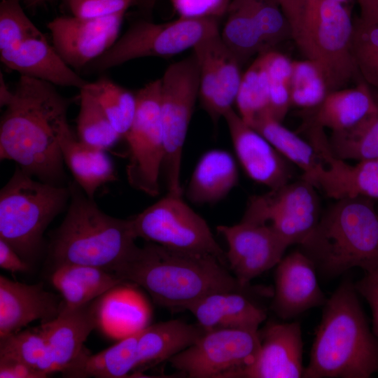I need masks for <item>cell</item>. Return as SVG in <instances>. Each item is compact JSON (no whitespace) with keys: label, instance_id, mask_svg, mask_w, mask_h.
<instances>
[{"label":"cell","instance_id":"cell-1","mask_svg":"<svg viewBox=\"0 0 378 378\" xmlns=\"http://www.w3.org/2000/svg\"><path fill=\"white\" fill-rule=\"evenodd\" d=\"M71 104L55 85L21 76L1 119V160L16 162L41 181L64 186L59 137L69 125Z\"/></svg>","mask_w":378,"mask_h":378},{"label":"cell","instance_id":"cell-2","mask_svg":"<svg viewBox=\"0 0 378 378\" xmlns=\"http://www.w3.org/2000/svg\"><path fill=\"white\" fill-rule=\"evenodd\" d=\"M113 274L142 287L157 304L169 308L185 309L214 293L245 290L216 257L153 242L138 246Z\"/></svg>","mask_w":378,"mask_h":378},{"label":"cell","instance_id":"cell-3","mask_svg":"<svg viewBox=\"0 0 378 378\" xmlns=\"http://www.w3.org/2000/svg\"><path fill=\"white\" fill-rule=\"evenodd\" d=\"M357 293L345 281L326 300L304 377L368 378L378 371V338Z\"/></svg>","mask_w":378,"mask_h":378},{"label":"cell","instance_id":"cell-4","mask_svg":"<svg viewBox=\"0 0 378 378\" xmlns=\"http://www.w3.org/2000/svg\"><path fill=\"white\" fill-rule=\"evenodd\" d=\"M69 187L70 204L50 245L55 267L81 265L113 273L138 248L130 219L103 212L76 181Z\"/></svg>","mask_w":378,"mask_h":378},{"label":"cell","instance_id":"cell-5","mask_svg":"<svg viewBox=\"0 0 378 378\" xmlns=\"http://www.w3.org/2000/svg\"><path fill=\"white\" fill-rule=\"evenodd\" d=\"M302 246L327 276L353 267L366 272L378 267V213L371 199L336 200Z\"/></svg>","mask_w":378,"mask_h":378},{"label":"cell","instance_id":"cell-6","mask_svg":"<svg viewBox=\"0 0 378 378\" xmlns=\"http://www.w3.org/2000/svg\"><path fill=\"white\" fill-rule=\"evenodd\" d=\"M70 200L69 187L36 180L18 166L0 192V239L24 260L35 257L43 234Z\"/></svg>","mask_w":378,"mask_h":378},{"label":"cell","instance_id":"cell-7","mask_svg":"<svg viewBox=\"0 0 378 378\" xmlns=\"http://www.w3.org/2000/svg\"><path fill=\"white\" fill-rule=\"evenodd\" d=\"M352 31L353 20L343 4L309 0L293 31L292 38L306 59L320 71L328 92L345 88L360 75L351 50Z\"/></svg>","mask_w":378,"mask_h":378},{"label":"cell","instance_id":"cell-8","mask_svg":"<svg viewBox=\"0 0 378 378\" xmlns=\"http://www.w3.org/2000/svg\"><path fill=\"white\" fill-rule=\"evenodd\" d=\"M160 80V116L164 146L162 172L167 192L183 196V149L200 92V67L195 53L171 64Z\"/></svg>","mask_w":378,"mask_h":378},{"label":"cell","instance_id":"cell-9","mask_svg":"<svg viewBox=\"0 0 378 378\" xmlns=\"http://www.w3.org/2000/svg\"><path fill=\"white\" fill-rule=\"evenodd\" d=\"M219 32V18H178L160 24L139 21L89 64L88 69L103 71L141 57H171Z\"/></svg>","mask_w":378,"mask_h":378},{"label":"cell","instance_id":"cell-10","mask_svg":"<svg viewBox=\"0 0 378 378\" xmlns=\"http://www.w3.org/2000/svg\"><path fill=\"white\" fill-rule=\"evenodd\" d=\"M133 232L164 247L209 254L225 265L226 253L215 239L206 221L191 209L182 196H166L130 218Z\"/></svg>","mask_w":378,"mask_h":378},{"label":"cell","instance_id":"cell-11","mask_svg":"<svg viewBox=\"0 0 378 378\" xmlns=\"http://www.w3.org/2000/svg\"><path fill=\"white\" fill-rule=\"evenodd\" d=\"M161 80H153L136 94V108L125 134L129 147L126 175L129 184L149 196L160 192L164 156L160 116Z\"/></svg>","mask_w":378,"mask_h":378},{"label":"cell","instance_id":"cell-12","mask_svg":"<svg viewBox=\"0 0 378 378\" xmlns=\"http://www.w3.org/2000/svg\"><path fill=\"white\" fill-rule=\"evenodd\" d=\"M260 346L259 331L215 330L205 332L169 361L190 378L240 377L255 361Z\"/></svg>","mask_w":378,"mask_h":378},{"label":"cell","instance_id":"cell-13","mask_svg":"<svg viewBox=\"0 0 378 378\" xmlns=\"http://www.w3.org/2000/svg\"><path fill=\"white\" fill-rule=\"evenodd\" d=\"M316 187L307 179L250 197L241 220L267 224L286 242L302 245L321 218Z\"/></svg>","mask_w":378,"mask_h":378},{"label":"cell","instance_id":"cell-14","mask_svg":"<svg viewBox=\"0 0 378 378\" xmlns=\"http://www.w3.org/2000/svg\"><path fill=\"white\" fill-rule=\"evenodd\" d=\"M217 230L228 246L227 262L245 288L253 279L276 266L289 246L267 224L241 220L234 225H219Z\"/></svg>","mask_w":378,"mask_h":378},{"label":"cell","instance_id":"cell-15","mask_svg":"<svg viewBox=\"0 0 378 378\" xmlns=\"http://www.w3.org/2000/svg\"><path fill=\"white\" fill-rule=\"evenodd\" d=\"M192 52L200 67L201 106L216 125L235 103L242 77L241 65L223 41L220 32L200 41Z\"/></svg>","mask_w":378,"mask_h":378},{"label":"cell","instance_id":"cell-16","mask_svg":"<svg viewBox=\"0 0 378 378\" xmlns=\"http://www.w3.org/2000/svg\"><path fill=\"white\" fill-rule=\"evenodd\" d=\"M125 13L93 19L56 18L47 25L53 47L73 69L86 67L118 40Z\"/></svg>","mask_w":378,"mask_h":378},{"label":"cell","instance_id":"cell-17","mask_svg":"<svg viewBox=\"0 0 378 378\" xmlns=\"http://www.w3.org/2000/svg\"><path fill=\"white\" fill-rule=\"evenodd\" d=\"M235 154L246 174L270 190L289 182L288 161L259 132L248 125L233 108L223 117Z\"/></svg>","mask_w":378,"mask_h":378},{"label":"cell","instance_id":"cell-18","mask_svg":"<svg viewBox=\"0 0 378 378\" xmlns=\"http://www.w3.org/2000/svg\"><path fill=\"white\" fill-rule=\"evenodd\" d=\"M316 266L303 251L283 257L276 265L272 309L283 319H290L326 303Z\"/></svg>","mask_w":378,"mask_h":378},{"label":"cell","instance_id":"cell-19","mask_svg":"<svg viewBox=\"0 0 378 378\" xmlns=\"http://www.w3.org/2000/svg\"><path fill=\"white\" fill-rule=\"evenodd\" d=\"M259 335L260 346L257 357L240 377H304L303 343L299 323H272Z\"/></svg>","mask_w":378,"mask_h":378},{"label":"cell","instance_id":"cell-20","mask_svg":"<svg viewBox=\"0 0 378 378\" xmlns=\"http://www.w3.org/2000/svg\"><path fill=\"white\" fill-rule=\"evenodd\" d=\"M62 302L42 284L29 285L0 276V339L29 323L46 322L59 313Z\"/></svg>","mask_w":378,"mask_h":378},{"label":"cell","instance_id":"cell-21","mask_svg":"<svg viewBox=\"0 0 378 378\" xmlns=\"http://www.w3.org/2000/svg\"><path fill=\"white\" fill-rule=\"evenodd\" d=\"M0 59L6 66L21 76L55 85L80 90L88 83L63 60L45 36L27 39L0 50Z\"/></svg>","mask_w":378,"mask_h":378},{"label":"cell","instance_id":"cell-22","mask_svg":"<svg viewBox=\"0 0 378 378\" xmlns=\"http://www.w3.org/2000/svg\"><path fill=\"white\" fill-rule=\"evenodd\" d=\"M134 286L119 284L94 301L97 327L110 338L120 340L149 326L151 307Z\"/></svg>","mask_w":378,"mask_h":378},{"label":"cell","instance_id":"cell-23","mask_svg":"<svg viewBox=\"0 0 378 378\" xmlns=\"http://www.w3.org/2000/svg\"><path fill=\"white\" fill-rule=\"evenodd\" d=\"M94 301L77 308L62 304L55 318L38 328L49 348L54 372H64L76 360L87 337L97 327Z\"/></svg>","mask_w":378,"mask_h":378},{"label":"cell","instance_id":"cell-24","mask_svg":"<svg viewBox=\"0 0 378 378\" xmlns=\"http://www.w3.org/2000/svg\"><path fill=\"white\" fill-rule=\"evenodd\" d=\"M363 79L351 88L330 92L317 106L304 109V124L340 131L378 113V94Z\"/></svg>","mask_w":378,"mask_h":378},{"label":"cell","instance_id":"cell-25","mask_svg":"<svg viewBox=\"0 0 378 378\" xmlns=\"http://www.w3.org/2000/svg\"><path fill=\"white\" fill-rule=\"evenodd\" d=\"M205 332L220 329L258 331L266 313L243 293L217 292L186 307Z\"/></svg>","mask_w":378,"mask_h":378},{"label":"cell","instance_id":"cell-26","mask_svg":"<svg viewBox=\"0 0 378 378\" xmlns=\"http://www.w3.org/2000/svg\"><path fill=\"white\" fill-rule=\"evenodd\" d=\"M314 145L326 164L317 188L335 200L353 197L378 199V159L351 165L332 155L328 139L321 138Z\"/></svg>","mask_w":378,"mask_h":378},{"label":"cell","instance_id":"cell-27","mask_svg":"<svg viewBox=\"0 0 378 378\" xmlns=\"http://www.w3.org/2000/svg\"><path fill=\"white\" fill-rule=\"evenodd\" d=\"M238 181V169L232 155L225 150H210L196 164L186 196L195 204H216L223 200Z\"/></svg>","mask_w":378,"mask_h":378},{"label":"cell","instance_id":"cell-28","mask_svg":"<svg viewBox=\"0 0 378 378\" xmlns=\"http://www.w3.org/2000/svg\"><path fill=\"white\" fill-rule=\"evenodd\" d=\"M64 162L74 176V181L90 198L106 183L117 178L111 158L105 150L90 147L76 139L69 126L59 137Z\"/></svg>","mask_w":378,"mask_h":378},{"label":"cell","instance_id":"cell-29","mask_svg":"<svg viewBox=\"0 0 378 378\" xmlns=\"http://www.w3.org/2000/svg\"><path fill=\"white\" fill-rule=\"evenodd\" d=\"M263 136L273 147L288 162L298 167L302 178L316 188L326 168V164L318 150L309 141L281 125L266 112L258 115L249 125Z\"/></svg>","mask_w":378,"mask_h":378},{"label":"cell","instance_id":"cell-30","mask_svg":"<svg viewBox=\"0 0 378 378\" xmlns=\"http://www.w3.org/2000/svg\"><path fill=\"white\" fill-rule=\"evenodd\" d=\"M204 333L199 324H188L177 319L148 326L138 336V369L169 360L195 343Z\"/></svg>","mask_w":378,"mask_h":378},{"label":"cell","instance_id":"cell-31","mask_svg":"<svg viewBox=\"0 0 378 378\" xmlns=\"http://www.w3.org/2000/svg\"><path fill=\"white\" fill-rule=\"evenodd\" d=\"M51 281L62 295L63 306L67 308L88 304L112 288L127 282L105 270L74 264L55 267Z\"/></svg>","mask_w":378,"mask_h":378},{"label":"cell","instance_id":"cell-32","mask_svg":"<svg viewBox=\"0 0 378 378\" xmlns=\"http://www.w3.org/2000/svg\"><path fill=\"white\" fill-rule=\"evenodd\" d=\"M139 333L120 340L114 345L96 354L85 348L64 372L67 377L122 378L137 370Z\"/></svg>","mask_w":378,"mask_h":378},{"label":"cell","instance_id":"cell-33","mask_svg":"<svg viewBox=\"0 0 378 378\" xmlns=\"http://www.w3.org/2000/svg\"><path fill=\"white\" fill-rule=\"evenodd\" d=\"M221 38L241 65L267 51L248 0H231Z\"/></svg>","mask_w":378,"mask_h":378},{"label":"cell","instance_id":"cell-34","mask_svg":"<svg viewBox=\"0 0 378 378\" xmlns=\"http://www.w3.org/2000/svg\"><path fill=\"white\" fill-rule=\"evenodd\" d=\"M274 74L265 52L258 55L241 80L235 103L238 113L248 124L267 110Z\"/></svg>","mask_w":378,"mask_h":378},{"label":"cell","instance_id":"cell-35","mask_svg":"<svg viewBox=\"0 0 378 378\" xmlns=\"http://www.w3.org/2000/svg\"><path fill=\"white\" fill-rule=\"evenodd\" d=\"M328 140L330 153L337 159H378V113L349 129L332 132Z\"/></svg>","mask_w":378,"mask_h":378},{"label":"cell","instance_id":"cell-36","mask_svg":"<svg viewBox=\"0 0 378 378\" xmlns=\"http://www.w3.org/2000/svg\"><path fill=\"white\" fill-rule=\"evenodd\" d=\"M85 88L96 98L116 132L125 136L134 117L136 94L106 77L88 82Z\"/></svg>","mask_w":378,"mask_h":378},{"label":"cell","instance_id":"cell-37","mask_svg":"<svg viewBox=\"0 0 378 378\" xmlns=\"http://www.w3.org/2000/svg\"><path fill=\"white\" fill-rule=\"evenodd\" d=\"M79 98L78 140L104 150L113 146L122 136L113 128L96 98L85 86L80 89Z\"/></svg>","mask_w":378,"mask_h":378},{"label":"cell","instance_id":"cell-38","mask_svg":"<svg viewBox=\"0 0 378 378\" xmlns=\"http://www.w3.org/2000/svg\"><path fill=\"white\" fill-rule=\"evenodd\" d=\"M0 358L20 361L47 375L54 372L49 348L38 328L1 338Z\"/></svg>","mask_w":378,"mask_h":378},{"label":"cell","instance_id":"cell-39","mask_svg":"<svg viewBox=\"0 0 378 378\" xmlns=\"http://www.w3.org/2000/svg\"><path fill=\"white\" fill-rule=\"evenodd\" d=\"M351 50L360 76L378 89V22L353 20Z\"/></svg>","mask_w":378,"mask_h":378},{"label":"cell","instance_id":"cell-40","mask_svg":"<svg viewBox=\"0 0 378 378\" xmlns=\"http://www.w3.org/2000/svg\"><path fill=\"white\" fill-rule=\"evenodd\" d=\"M288 90L291 106L303 109L317 106L328 93L321 73L308 59L292 61Z\"/></svg>","mask_w":378,"mask_h":378},{"label":"cell","instance_id":"cell-41","mask_svg":"<svg viewBox=\"0 0 378 378\" xmlns=\"http://www.w3.org/2000/svg\"><path fill=\"white\" fill-rule=\"evenodd\" d=\"M45 36L24 13L20 0L0 4V50L33 38Z\"/></svg>","mask_w":378,"mask_h":378},{"label":"cell","instance_id":"cell-42","mask_svg":"<svg viewBox=\"0 0 378 378\" xmlns=\"http://www.w3.org/2000/svg\"><path fill=\"white\" fill-rule=\"evenodd\" d=\"M267 50L292 38L290 24L274 0H248Z\"/></svg>","mask_w":378,"mask_h":378},{"label":"cell","instance_id":"cell-43","mask_svg":"<svg viewBox=\"0 0 378 378\" xmlns=\"http://www.w3.org/2000/svg\"><path fill=\"white\" fill-rule=\"evenodd\" d=\"M73 16L93 19L125 13L138 0H65Z\"/></svg>","mask_w":378,"mask_h":378},{"label":"cell","instance_id":"cell-44","mask_svg":"<svg viewBox=\"0 0 378 378\" xmlns=\"http://www.w3.org/2000/svg\"><path fill=\"white\" fill-rule=\"evenodd\" d=\"M231 0H169L179 18H220L225 15Z\"/></svg>","mask_w":378,"mask_h":378},{"label":"cell","instance_id":"cell-45","mask_svg":"<svg viewBox=\"0 0 378 378\" xmlns=\"http://www.w3.org/2000/svg\"><path fill=\"white\" fill-rule=\"evenodd\" d=\"M355 288L369 304L372 315V332L378 338V267L365 272Z\"/></svg>","mask_w":378,"mask_h":378},{"label":"cell","instance_id":"cell-46","mask_svg":"<svg viewBox=\"0 0 378 378\" xmlns=\"http://www.w3.org/2000/svg\"><path fill=\"white\" fill-rule=\"evenodd\" d=\"M48 375L20 361L0 358L1 378H43Z\"/></svg>","mask_w":378,"mask_h":378},{"label":"cell","instance_id":"cell-47","mask_svg":"<svg viewBox=\"0 0 378 378\" xmlns=\"http://www.w3.org/2000/svg\"><path fill=\"white\" fill-rule=\"evenodd\" d=\"M0 267L12 273L26 272L29 268L27 262L9 244L1 239Z\"/></svg>","mask_w":378,"mask_h":378},{"label":"cell","instance_id":"cell-48","mask_svg":"<svg viewBox=\"0 0 378 378\" xmlns=\"http://www.w3.org/2000/svg\"><path fill=\"white\" fill-rule=\"evenodd\" d=\"M288 18L293 31L301 22L307 6V0H274Z\"/></svg>","mask_w":378,"mask_h":378},{"label":"cell","instance_id":"cell-49","mask_svg":"<svg viewBox=\"0 0 378 378\" xmlns=\"http://www.w3.org/2000/svg\"><path fill=\"white\" fill-rule=\"evenodd\" d=\"M360 9V17L367 21L378 22V0H357Z\"/></svg>","mask_w":378,"mask_h":378},{"label":"cell","instance_id":"cell-50","mask_svg":"<svg viewBox=\"0 0 378 378\" xmlns=\"http://www.w3.org/2000/svg\"><path fill=\"white\" fill-rule=\"evenodd\" d=\"M13 96V91H10L7 86L2 74L0 75V105L6 106Z\"/></svg>","mask_w":378,"mask_h":378},{"label":"cell","instance_id":"cell-51","mask_svg":"<svg viewBox=\"0 0 378 378\" xmlns=\"http://www.w3.org/2000/svg\"><path fill=\"white\" fill-rule=\"evenodd\" d=\"M27 2H28L29 4H36L38 3H40L41 1H44L46 0H24Z\"/></svg>","mask_w":378,"mask_h":378},{"label":"cell","instance_id":"cell-52","mask_svg":"<svg viewBox=\"0 0 378 378\" xmlns=\"http://www.w3.org/2000/svg\"><path fill=\"white\" fill-rule=\"evenodd\" d=\"M330 1H333L339 2L344 4V3L347 2L350 0H330Z\"/></svg>","mask_w":378,"mask_h":378},{"label":"cell","instance_id":"cell-53","mask_svg":"<svg viewBox=\"0 0 378 378\" xmlns=\"http://www.w3.org/2000/svg\"><path fill=\"white\" fill-rule=\"evenodd\" d=\"M308 1H309V0H307V3H308Z\"/></svg>","mask_w":378,"mask_h":378}]
</instances>
